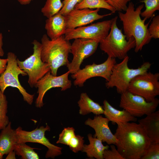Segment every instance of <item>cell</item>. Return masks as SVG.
<instances>
[{"instance_id":"8","label":"cell","mask_w":159,"mask_h":159,"mask_svg":"<svg viewBox=\"0 0 159 159\" xmlns=\"http://www.w3.org/2000/svg\"><path fill=\"white\" fill-rule=\"evenodd\" d=\"M127 91L148 102L153 101L159 95V73L147 71L135 76L130 82Z\"/></svg>"},{"instance_id":"12","label":"cell","mask_w":159,"mask_h":159,"mask_svg":"<svg viewBox=\"0 0 159 159\" xmlns=\"http://www.w3.org/2000/svg\"><path fill=\"white\" fill-rule=\"evenodd\" d=\"M112 19L72 29H67L64 35L65 39L82 38L95 40L100 43L108 35Z\"/></svg>"},{"instance_id":"33","label":"cell","mask_w":159,"mask_h":159,"mask_svg":"<svg viewBox=\"0 0 159 159\" xmlns=\"http://www.w3.org/2000/svg\"><path fill=\"white\" fill-rule=\"evenodd\" d=\"M149 34L152 38L155 39L159 38V16L154 17L148 28Z\"/></svg>"},{"instance_id":"31","label":"cell","mask_w":159,"mask_h":159,"mask_svg":"<svg viewBox=\"0 0 159 159\" xmlns=\"http://www.w3.org/2000/svg\"><path fill=\"white\" fill-rule=\"evenodd\" d=\"M116 11L119 12L125 11L127 4L132 0H104Z\"/></svg>"},{"instance_id":"10","label":"cell","mask_w":159,"mask_h":159,"mask_svg":"<svg viewBox=\"0 0 159 159\" xmlns=\"http://www.w3.org/2000/svg\"><path fill=\"white\" fill-rule=\"evenodd\" d=\"M50 130V128L47 125L45 127L41 126L29 131L23 130L19 127L15 130L17 143L32 142L42 144L48 149L45 157L54 158L62 154V148L52 144L46 137L45 132Z\"/></svg>"},{"instance_id":"35","label":"cell","mask_w":159,"mask_h":159,"mask_svg":"<svg viewBox=\"0 0 159 159\" xmlns=\"http://www.w3.org/2000/svg\"><path fill=\"white\" fill-rule=\"evenodd\" d=\"M7 58L1 59L0 58V75L5 70L7 65Z\"/></svg>"},{"instance_id":"2","label":"cell","mask_w":159,"mask_h":159,"mask_svg":"<svg viewBox=\"0 0 159 159\" xmlns=\"http://www.w3.org/2000/svg\"><path fill=\"white\" fill-rule=\"evenodd\" d=\"M143 4L139 5L135 9L132 2L128 3L125 13L118 12L120 20L122 22L124 34L128 40L133 37L135 41V51L137 53L141 51L145 45L148 44L152 38L148 30L149 22L145 24L147 19H142L140 13L144 7Z\"/></svg>"},{"instance_id":"9","label":"cell","mask_w":159,"mask_h":159,"mask_svg":"<svg viewBox=\"0 0 159 159\" xmlns=\"http://www.w3.org/2000/svg\"><path fill=\"white\" fill-rule=\"evenodd\" d=\"M120 107L135 117L146 115L156 110L159 104L157 98L151 102H148L143 97L127 90L121 94Z\"/></svg>"},{"instance_id":"34","label":"cell","mask_w":159,"mask_h":159,"mask_svg":"<svg viewBox=\"0 0 159 159\" xmlns=\"http://www.w3.org/2000/svg\"><path fill=\"white\" fill-rule=\"evenodd\" d=\"M110 145V149L108 148L104 150L103 154V159H124L117 150L115 145Z\"/></svg>"},{"instance_id":"23","label":"cell","mask_w":159,"mask_h":159,"mask_svg":"<svg viewBox=\"0 0 159 159\" xmlns=\"http://www.w3.org/2000/svg\"><path fill=\"white\" fill-rule=\"evenodd\" d=\"M104 9L114 13L116 11L111 6L104 0H83L81 2L77 4L74 9Z\"/></svg>"},{"instance_id":"4","label":"cell","mask_w":159,"mask_h":159,"mask_svg":"<svg viewBox=\"0 0 159 159\" xmlns=\"http://www.w3.org/2000/svg\"><path fill=\"white\" fill-rule=\"evenodd\" d=\"M117 16L112 18L110 31L107 36L100 43L101 50L108 57L122 59L127 56L131 49L135 48V41L132 37L127 40L122 30L117 25Z\"/></svg>"},{"instance_id":"14","label":"cell","mask_w":159,"mask_h":159,"mask_svg":"<svg viewBox=\"0 0 159 159\" xmlns=\"http://www.w3.org/2000/svg\"><path fill=\"white\" fill-rule=\"evenodd\" d=\"M69 71L61 75L54 76L51 71L47 73L38 81L35 87L38 88L37 97L35 101L36 106L41 108L44 105L43 99L46 92L52 88L60 87L62 91L70 88L72 85L71 81L69 80Z\"/></svg>"},{"instance_id":"22","label":"cell","mask_w":159,"mask_h":159,"mask_svg":"<svg viewBox=\"0 0 159 159\" xmlns=\"http://www.w3.org/2000/svg\"><path fill=\"white\" fill-rule=\"evenodd\" d=\"M80 108L79 113L85 115L92 113L96 115L104 114L102 106L91 99L86 93H82L77 102Z\"/></svg>"},{"instance_id":"16","label":"cell","mask_w":159,"mask_h":159,"mask_svg":"<svg viewBox=\"0 0 159 159\" xmlns=\"http://www.w3.org/2000/svg\"><path fill=\"white\" fill-rule=\"evenodd\" d=\"M109 122L107 118L99 115H96L93 119L88 118L85 124L94 130L95 133L93 136L94 137L99 139L102 142H106L108 145H115L117 140L109 128Z\"/></svg>"},{"instance_id":"7","label":"cell","mask_w":159,"mask_h":159,"mask_svg":"<svg viewBox=\"0 0 159 159\" xmlns=\"http://www.w3.org/2000/svg\"><path fill=\"white\" fill-rule=\"evenodd\" d=\"M8 61L6 68L0 75V90L4 93L6 89L11 87L17 88L23 96L24 100L29 104H32L34 95L28 93L21 85L18 79L19 75L22 76L27 74L21 69L18 66L17 57L13 53L9 52L7 54Z\"/></svg>"},{"instance_id":"3","label":"cell","mask_w":159,"mask_h":159,"mask_svg":"<svg viewBox=\"0 0 159 159\" xmlns=\"http://www.w3.org/2000/svg\"><path fill=\"white\" fill-rule=\"evenodd\" d=\"M41 41L42 60L48 65L51 74L56 76L58 69L67 66L69 62L68 59L71 52V44L65 39L64 35L51 39L47 34H44Z\"/></svg>"},{"instance_id":"18","label":"cell","mask_w":159,"mask_h":159,"mask_svg":"<svg viewBox=\"0 0 159 159\" xmlns=\"http://www.w3.org/2000/svg\"><path fill=\"white\" fill-rule=\"evenodd\" d=\"M138 122L143 127L152 142L159 143V111L146 115Z\"/></svg>"},{"instance_id":"17","label":"cell","mask_w":159,"mask_h":159,"mask_svg":"<svg viewBox=\"0 0 159 159\" xmlns=\"http://www.w3.org/2000/svg\"><path fill=\"white\" fill-rule=\"evenodd\" d=\"M45 28L47 35L51 39L64 35L67 30L65 16L59 12L47 18L46 20Z\"/></svg>"},{"instance_id":"5","label":"cell","mask_w":159,"mask_h":159,"mask_svg":"<svg viewBox=\"0 0 159 159\" xmlns=\"http://www.w3.org/2000/svg\"><path fill=\"white\" fill-rule=\"evenodd\" d=\"M129 57L127 55L120 62L114 65L109 80L105 86L107 88H116L118 93L121 94L127 90L129 84L135 76L148 71L151 64L144 62L136 69L130 68L128 66Z\"/></svg>"},{"instance_id":"20","label":"cell","mask_w":159,"mask_h":159,"mask_svg":"<svg viewBox=\"0 0 159 159\" xmlns=\"http://www.w3.org/2000/svg\"><path fill=\"white\" fill-rule=\"evenodd\" d=\"M17 144V136L15 130L12 129L11 122L1 130L0 133V152L3 155H7L14 150Z\"/></svg>"},{"instance_id":"21","label":"cell","mask_w":159,"mask_h":159,"mask_svg":"<svg viewBox=\"0 0 159 159\" xmlns=\"http://www.w3.org/2000/svg\"><path fill=\"white\" fill-rule=\"evenodd\" d=\"M89 144H84L82 151L85 152L88 157L97 159H103V154L104 150L109 148L108 145H104L102 141L99 139L94 137L91 134L87 135Z\"/></svg>"},{"instance_id":"38","label":"cell","mask_w":159,"mask_h":159,"mask_svg":"<svg viewBox=\"0 0 159 159\" xmlns=\"http://www.w3.org/2000/svg\"><path fill=\"white\" fill-rule=\"evenodd\" d=\"M21 5H26L29 4L33 0H16Z\"/></svg>"},{"instance_id":"36","label":"cell","mask_w":159,"mask_h":159,"mask_svg":"<svg viewBox=\"0 0 159 159\" xmlns=\"http://www.w3.org/2000/svg\"><path fill=\"white\" fill-rule=\"evenodd\" d=\"M3 45V36L2 33L0 32V57H3L4 54L2 48Z\"/></svg>"},{"instance_id":"27","label":"cell","mask_w":159,"mask_h":159,"mask_svg":"<svg viewBox=\"0 0 159 159\" xmlns=\"http://www.w3.org/2000/svg\"><path fill=\"white\" fill-rule=\"evenodd\" d=\"M141 2L145 4V7L140 13L142 17L149 19L153 16L156 11L159 10V0H142Z\"/></svg>"},{"instance_id":"24","label":"cell","mask_w":159,"mask_h":159,"mask_svg":"<svg viewBox=\"0 0 159 159\" xmlns=\"http://www.w3.org/2000/svg\"><path fill=\"white\" fill-rule=\"evenodd\" d=\"M63 6L61 0H46L41 9L43 15L47 18L59 13Z\"/></svg>"},{"instance_id":"25","label":"cell","mask_w":159,"mask_h":159,"mask_svg":"<svg viewBox=\"0 0 159 159\" xmlns=\"http://www.w3.org/2000/svg\"><path fill=\"white\" fill-rule=\"evenodd\" d=\"M32 148L25 143H17L15 146L14 150L16 154L21 156L23 159H38L39 157Z\"/></svg>"},{"instance_id":"13","label":"cell","mask_w":159,"mask_h":159,"mask_svg":"<svg viewBox=\"0 0 159 159\" xmlns=\"http://www.w3.org/2000/svg\"><path fill=\"white\" fill-rule=\"evenodd\" d=\"M99 44L97 41L91 39H74L71 46L70 53L73 55V59L66 66L70 74H74L80 69L84 60L95 53Z\"/></svg>"},{"instance_id":"6","label":"cell","mask_w":159,"mask_h":159,"mask_svg":"<svg viewBox=\"0 0 159 159\" xmlns=\"http://www.w3.org/2000/svg\"><path fill=\"white\" fill-rule=\"evenodd\" d=\"M33 52L23 61L17 59L19 68L28 76V82L31 87H35L37 82L50 71L48 65L43 62L41 58L42 45L36 40L32 42Z\"/></svg>"},{"instance_id":"11","label":"cell","mask_w":159,"mask_h":159,"mask_svg":"<svg viewBox=\"0 0 159 159\" xmlns=\"http://www.w3.org/2000/svg\"><path fill=\"white\" fill-rule=\"evenodd\" d=\"M116 63V59L108 57L103 63L97 64L86 65L84 68L80 69L75 73L72 74V78L74 79V85L82 87L88 79L95 77H101L108 81L112 74L114 65Z\"/></svg>"},{"instance_id":"39","label":"cell","mask_w":159,"mask_h":159,"mask_svg":"<svg viewBox=\"0 0 159 159\" xmlns=\"http://www.w3.org/2000/svg\"><path fill=\"white\" fill-rule=\"evenodd\" d=\"M4 155L0 152V159H2L3 158Z\"/></svg>"},{"instance_id":"29","label":"cell","mask_w":159,"mask_h":159,"mask_svg":"<svg viewBox=\"0 0 159 159\" xmlns=\"http://www.w3.org/2000/svg\"><path fill=\"white\" fill-rule=\"evenodd\" d=\"M159 143L151 142L140 159H159Z\"/></svg>"},{"instance_id":"30","label":"cell","mask_w":159,"mask_h":159,"mask_svg":"<svg viewBox=\"0 0 159 159\" xmlns=\"http://www.w3.org/2000/svg\"><path fill=\"white\" fill-rule=\"evenodd\" d=\"M84 137L79 135H75L71 140L68 145L70 149L75 153L82 150L84 145Z\"/></svg>"},{"instance_id":"32","label":"cell","mask_w":159,"mask_h":159,"mask_svg":"<svg viewBox=\"0 0 159 159\" xmlns=\"http://www.w3.org/2000/svg\"><path fill=\"white\" fill-rule=\"evenodd\" d=\"M83 0H64L62 2L63 6L59 11L63 15L65 16L73 10L75 6Z\"/></svg>"},{"instance_id":"15","label":"cell","mask_w":159,"mask_h":159,"mask_svg":"<svg viewBox=\"0 0 159 159\" xmlns=\"http://www.w3.org/2000/svg\"><path fill=\"white\" fill-rule=\"evenodd\" d=\"M100 10L99 9L95 10L89 9H74L65 16L67 29L85 26L112 14L111 13L100 15L98 13Z\"/></svg>"},{"instance_id":"19","label":"cell","mask_w":159,"mask_h":159,"mask_svg":"<svg viewBox=\"0 0 159 159\" xmlns=\"http://www.w3.org/2000/svg\"><path fill=\"white\" fill-rule=\"evenodd\" d=\"M104 114L110 121L118 124L130 122H136L137 118L124 109L120 110L112 107L106 100L103 102Z\"/></svg>"},{"instance_id":"37","label":"cell","mask_w":159,"mask_h":159,"mask_svg":"<svg viewBox=\"0 0 159 159\" xmlns=\"http://www.w3.org/2000/svg\"><path fill=\"white\" fill-rule=\"evenodd\" d=\"M15 154V152L14 150L11 151L8 154L6 159H16Z\"/></svg>"},{"instance_id":"26","label":"cell","mask_w":159,"mask_h":159,"mask_svg":"<svg viewBox=\"0 0 159 159\" xmlns=\"http://www.w3.org/2000/svg\"><path fill=\"white\" fill-rule=\"evenodd\" d=\"M7 107L6 97L0 90V130L5 127L9 122L7 115Z\"/></svg>"},{"instance_id":"28","label":"cell","mask_w":159,"mask_h":159,"mask_svg":"<svg viewBox=\"0 0 159 159\" xmlns=\"http://www.w3.org/2000/svg\"><path fill=\"white\" fill-rule=\"evenodd\" d=\"M74 131L75 129L73 127L64 128L59 134L56 143L68 145L71 140L75 135Z\"/></svg>"},{"instance_id":"1","label":"cell","mask_w":159,"mask_h":159,"mask_svg":"<svg viewBox=\"0 0 159 159\" xmlns=\"http://www.w3.org/2000/svg\"><path fill=\"white\" fill-rule=\"evenodd\" d=\"M117 150L124 159H140L152 142L142 126L135 122L117 124L114 134Z\"/></svg>"}]
</instances>
